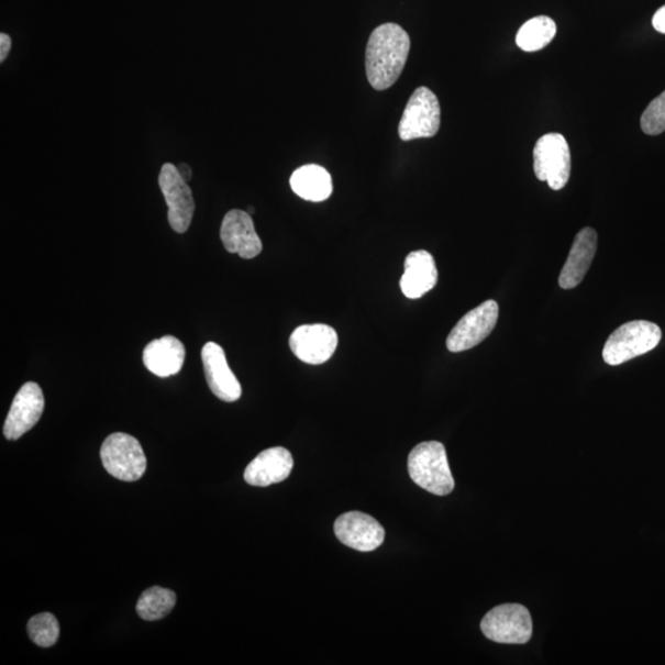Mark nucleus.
I'll return each instance as SVG.
<instances>
[{
    "instance_id": "nucleus-1",
    "label": "nucleus",
    "mask_w": 665,
    "mask_h": 665,
    "mask_svg": "<svg viewBox=\"0 0 665 665\" xmlns=\"http://www.w3.org/2000/svg\"><path fill=\"white\" fill-rule=\"evenodd\" d=\"M411 51V38L402 26L388 23L376 27L366 47V76L376 90L391 88L401 77Z\"/></svg>"
},
{
    "instance_id": "nucleus-2",
    "label": "nucleus",
    "mask_w": 665,
    "mask_h": 665,
    "mask_svg": "<svg viewBox=\"0 0 665 665\" xmlns=\"http://www.w3.org/2000/svg\"><path fill=\"white\" fill-rule=\"evenodd\" d=\"M408 473L415 485L435 496H447L455 488L445 446L439 442L417 445L408 456Z\"/></svg>"
},
{
    "instance_id": "nucleus-3",
    "label": "nucleus",
    "mask_w": 665,
    "mask_h": 665,
    "mask_svg": "<svg viewBox=\"0 0 665 665\" xmlns=\"http://www.w3.org/2000/svg\"><path fill=\"white\" fill-rule=\"evenodd\" d=\"M661 340L662 331L656 323L628 322L609 336L602 350V359L611 366L621 365L656 350Z\"/></svg>"
},
{
    "instance_id": "nucleus-4",
    "label": "nucleus",
    "mask_w": 665,
    "mask_h": 665,
    "mask_svg": "<svg viewBox=\"0 0 665 665\" xmlns=\"http://www.w3.org/2000/svg\"><path fill=\"white\" fill-rule=\"evenodd\" d=\"M108 473L124 483H136L146 473L147 458L136 437L115 433L107 437L100 450Z\"/></svg>"
},
{
    "instance_id": "nucleus-5",
    "label": "nucleus",
    "mask_w": 665,
    "mask_h": 665,
    "mask_svg": "<svg viewBox=\"0 0 665 665\" xmlns=\"http://www.w3.org/2000/svg\"><path fill=\"white\" fill-rule=\"evenodd\" d=\"M442 124V109L433 91L426 87L415 89L408 100L398 135L402 141L434 137Z\"/></svg>"
},
{
    "instance_id": "nucleus-6",
    "label": "nucleus",
    "mask_w": 665,
    "mask_h": 665,
    "mask_svg": "<svg viewBox=\"0 0 665 665\" xmlns=\"http://www.w3.org/2000/svg\"><path fill=\"white\" fill-rule=\"evenodd\" d=\"M570 169V151L564 135L552 132L536 142L534 170L539 180L547 181L552 190L564 189L569 180Z\"/></svg>"
},
{
    "instance_id": "nucleus-7",
    "label": "nucleus",
    "mask_w": 665,
    "mask_h": 665,
    "mask_svg": "<svg viewBox=\"0 0 665 665\" xmlns=\"http://www.w3.org/2000/svg\"><path fill=\"white\" fill-rule=\"evenodd\" d=\"M480 630L497 643L525 644L532 636V620L524 606L503 603L486 613Z\"/></svg>"
},
{
    "instance_id": "nucleus-8",
    "label": "nucleus",
    "mask_w": 665,
    "mask_h": 665,
    "mask_svg": "<svg viewBox=\"0 0 665 665\" xmlns=\"http://www.w3.org/2000/svg\"><path fill=\"white\" fill-rule=\"evenodd\" d=\"M499 306L489 300L466 313L450 332L446 346L452 353H462L473 350L494 332L498 322Z\"/></svg>"
},
{
    "instance_id": "nucleus-9",
    "label": "nucleus",
    "mask_w": 665,
    "mask_h": 665,
    "mask_svg": "<svg viewBox=\"0 0 665 665\" xmlns=\"http://www.w3.org/2000/svg\"><path fill=\"white\" fill-rule=\"evenodd\" d=\"M159 188L168 204L170 228L177 233H186L196 211V202L188 182L171 163H166L160 169Z\"/></svg>"
},
{
    "instance_id": "nucleus-10",
    "label": "nucleus",
    "mask_w": 665,
    "mask_h": 665,
    "mask_svg": "<svg viewBox=\"0 0 665 665\" xmlns=\"http://www.w3.org/2000/svg\"><path fill=\"white\" fill-rule=\"evenodd\" d=\"M337 346V334L326 324H306L290 336L292 353L302 363L321 365L331 359Z\"/></svg>"
},
{
    "instance_id": "nucleus-11",
    "label": "nucleus",
    "mask_w": 665,
    "mask_h": 665,
    "mask_svg": "<svg viewBox=\"0 0 665 665\" xmlns=\"http://www.w3.org/2000/svg\"><path fill=\"white\" fill-rule=\"evenodd\" d=\"M334 532L343 545L372 552L384 544L385 529L376 519L361 511H350L336 519Z\"/></svg>"
},
{
    "instance_id": "nucleus-12",
    "label": "nucleus",
    "mask_w": 665,
    "mask_h": 665,
    "mask_svg": "<svg viewBox=\"0 0 665 665\" xmlns=\"http://www.w3.org/2000/svg\"><path fill=\"white\" fill-rule=\"evenodd\" d=\"M45 409V397L41 387L27 383L14 398L5 419L4 435L8 440H18L37 424Z\"/></svg>"
},
{
    "instance_id": "nucleus-13",
    "label": "nucleus",
    "mask_w": 665,
    "mask_h": 665,
    "mask_svg": "<svg viewBox=\"0 0 665 665\" xmlns=\"http://www.w3.org/2000/svg\"><path fill=\"white\" fill-rule=\"evenodd\" d=\"M201 359L211 392L223 402L239 401L242 396V387L229 366L222 346L213 342L204 344Z\"/></svg>"
},
{
    "instance_id": "nucleus-14",
    "label": "nucleus",
    "mask_w": 665,
    "mask_h": 665,
    "mask_svg": "<svg viewBox=\"0 0 665 665\" xmlns=\"http://www.w3.org/2000/svg\"><path fill=\"white\" fill-rule=\"evenodd\" d=\"M221 241L228 252L239 254L243 259L258 257L263 243L251 214L241 210H232L224 217L221 226Z\"/></svg>"
},
{
    "instance_id": "nucleus-15",
    "label": "nucleus",
    "mask_w": 665,
    "mask_h": 665,
    "mask_svg": "<svg viewBox=\"0 0 665 665\" xmlns=\"http://www.w3.org/2000/svg\"><path fill=\"white\" fill-rule=\"evenodd\" d=\"M293 468V458L288 448L264 450L245 468L244 479L254 487H268L288 478Z\"/></svg>"
},
{
    "instance_id": "nucleus-16",
    "label": "nucleus",
    "mask_w": 665,
    "mask_h": 665,
    "mask_svg": "<svg viewBox=\"0 0 665 665\" xmlns=\"http://www.w3.org/2000/svg\"><path fill=\"white\" fill-rule=\"evenodd\" d=\"M598 248V233L587 228L581 230L573 242L568 259L559 275L562 289L570 290L586 278Z\"/></svg>"
},
{
    "instance_id": "nucleus-17",
    "label": "nucleus",
    "mask_w": 665,
    "mask_h": 665,
    "mask_svg": "<svg viewBox=\"0 0 665 665\" xmlns=\"http://www.w3.org/2000/svg\"><path fill=\"white\" fill-rule=\"evenodd\" d=\"M437 282V269L431 253L415 251L408 254L404 262V274L401 289L406 298L417 300L433 290Z\"/></svg>"
},
{
    "instance_id": "nucleus-18",
    "label": "nucleus",
    "mask_w": 665,
    "mask_h": 665,
    "mask_svg": "<svg viewBox=\"0 0 665 665\" xmlns=\"http://www.w3.org/2000/svg\"><path fill=\"white\" fill-rule=\"evenodd\" d=\"M184 361H186V346L173 335L152 341L143 351V364L158 377L179 374Z\"/></svg>"
},
{
    "instance_id": "nucleus-19",
    "label": "nucleus",
    "mask_w": 665,
    "mask_h": 665,
    "mask_svg": "<svg viewBox=\"0 0 665 665\" xmlns=\"http://www.w3.org/2000/svg\"><path fill=\"white\" fill-rule=\"evenodd\" d=\"M290 186L296 196L312 202H322L333 192L331 174L317 165L303 166L295 170Z\"/></svg>"
},
{
    "instance_id": "nucleus-20",
    "label": "nucleus",
    "mask_w": 665,
    "mask_h": 665,
    "mask_svg": "<svg viewBox=\"0 0 665 665\" xmlns=\"http://www.w3.org/2000/svg\"><path fill=\"white\" fill-rule=\"evenodd\" d=\"M557 26L554 20L541 15L532 18L519 29L517 45L525 53H536L545 48L555 38Z\"/></svg>"
},
{
    "instance_id": "nucleus-21",
    "label": "nucleus",
    "mask_w": 665,
    "mask_h": 665,
    "mask_svg": "<svg viewBox=\"0 0 665 665\" xmlns=\"http://www.w3.org/2000/svg\"><path fill=\"white\" fill-rule=\"evenodd\" d=\"M176 603V592L166 588L153 587L142 592L136 610L141 619L157 621L166 618Z\"/></svg>"
},
{
    "instance_id": "nucleus-22",
    "label": "nucleus",
    "mask_w": 665,
    "mask_h": 665,
    "mask_svg": "<svg viewBox=\"0 0 665 665\" xmlns=\"http://www.w3.org/2000/svg\"><path fill=\"white\" fill-rule=\"evenodd\" d=\"M30 639L40 647H53L59 638V623L53 613L43 612L27 623Z\"/></svg>"
},
{
    "instance_id": "nucleus-23",
    "label": "nucleus",
    "mask_w": 665,
    "mask_h": 665,
    "mask_svg": "<svg viewBox=\"0 0 665 665\" xmlns=\"http://www.w3.org/2000/svg\"><path fill=\"white\" fill-rule=\"evenodd\" d=\"M641 128L650 136L661 135L665 131V91L644 110Z\"/></svg>"
},
{
    "instance_id": "nucleus-24",
    "label": "nucleus",
    "mask_w": 665,
    "mask_h": 665,
    "mask_svg": "<svg viewBox=\"0 0 665 665\" xmlns=\"http://www.w3.org/2000/svg\"><path fill=\"white\" fill-rule=\"evenodd\" d=\"M653 27L656 32L665 35V5H663L657 13L654 14L652 20Z\"/></svg>"
},
{
    "instance_id": "nucleus-25",
    "label": "nucleus",
    "mask_w": 665,
    "mask_h": 665,
    "mask_svg": "<svg viewBox=\"0 0 665 665\" xmlns=\"http://www.w3.org/2000/svg\"><path fill=\"white\" fill-rule=\"evenodd\" d=\"M12 48V40L7 34H0V63H4Z\"/></svg>"
},
{
    "instance_id": "nucleus-26",
    "label": "nucleus",
    "mask_w": 665,
    "mask_h": 665,
    "mask_svg": "<svg viewBox=\"0 0 665 665\" xmlns=\"http://www.w3.org/2000/svg\"><path fill=\"white\" fill-rule=\"evenodd\" d=\"M177 168H178L182 179L188 182L191 178V169L186 165V163H184V168H186V170H182L181 167H177Z\"/></svg>"
}]
</instances>
